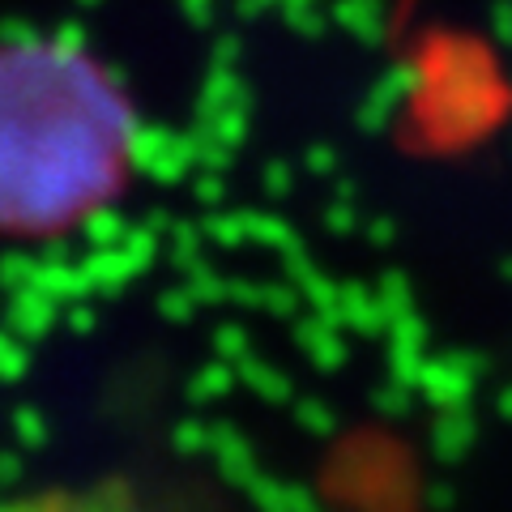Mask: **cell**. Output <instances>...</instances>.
<instances>
[{"instance_id": "cell-1", "label": "cell", "mask_w": 512, "mask_h": 512, "mask_svg": "<svg viewBox=\"0 0 512 512\" xmlns=\"http://www.w3.org/2000/svg\"><path fill=\"white\" fill-rule=\"evenodd\" d=\"M137 124L99 60L52 35L0 43V239H52L116 197Z\"/></svg>"}]
</instances>
